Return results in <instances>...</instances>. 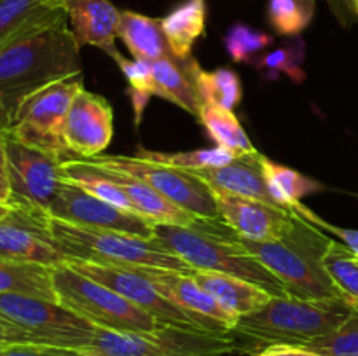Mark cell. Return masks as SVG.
I'll list each match as a JSON object with an SVG mask.
<instances>
[{"instance_id":"16","label":"cell","mask_w":358,"mask_h":356,"mask_svg":"<svg viewBox=\"0 0 358 356\" xmlns=\"http://www.w3.org/2000/svg\"><path fill=\"white\" fill-rule=\"evenodd\" d=\"M114 135V110L101 94L80 89L65 119V143L77 159L101 156Z\"/></svg>"},{"instance_id":"30","label":"cell","mask_w":358,"mask_h":356,"mask_svg":"<svg viewBox=\"0 0 358 356\" xmlns=\"http://www.w3.org/2000/svg\"><path fill=\"white\" fill-rule=\"evenodd\" d=\"M194 82L203 103H212L226 110H234L243 96V87L236 72L229 68H219L206 72L194 63Z\"/></svg>"},{"instance_id":"19","label":"cell","mask_w":358,"mask_h":356,"mask_svg":"<svg viewBox=\"0 0 358 356\" xmlns=\"http://www.w3.org/2000/svg\"><path fill=\"white\" fill-rule=\"evenodd\" d=\"M191 173L205 181L213 192L255 199V201L268 202V205L282 208L275 201L268 184H266L261 166V152L234 157L231 163L224 164V166L196 170Z\"/></svg>"},{"instance_id":"35","label":"cell","mask_w":358,"mask_h":356,"mask_svg":"<svg viewBox=\"0 0 358 356\" xmlns=\"http://www.w3.org/2000/svg\"><path fill=\"white\" fill-rule=\"evenodd\" d=\"M117 66L128 80L129 96H131L133 110H135V122L138 126L149 100L152 96H157L152 63L143 61V59H128L122 56L117 61Z\"/></svg>"},{"instance_id":"26","label":"cell","mask_w":358,"mask_h":356,"mask_svg":"<svg viewBox=\"0 0 358 356\" xmlns=\"http://www.w3.org/2000/svg\"><path fill=\"white\" fill-rule=\"evenodd\" d=\"M65 16L63 3L56 0H0V45L30 28Z\"/></svg>"},{"instance_id":"45","label":"cell","mask_w":358,"mask_h":356,"mask_svg":"<svg viewBox=\"0 0 358 356\" xmlns=\"http://www.w3.org/2000/svg\"><path fill=\"white\" fill-rule=\"evenodd\" d=\"M9 209H10V206H6V205H0V220L3 218V216L7 215V213H9Z\"/></svg>"},{"instance_id":"17","label":"cell","mask_w":358,"mask_h":356,"mask_svg":"<svg viewBox=\"0 0 358 356\" xmlns=\"http://www.w3.org/2000/svg\"><path fill=\"white\" fill-rule=\"evenodd\" d=\"M213 198L222 223L241 239L257 243L282 239L296 216V213L255 199L222 192H213Z\"/></svg>"},{"instance_id":"37","label":"cell","mask_w":358,"mask_h":356,"mask_svg":"<svg viewBox=\"0 0 358 356\" xmlns=\"http://www.w3.org/2000/svg\"><path fill=\"white\" fill-rule=\"evenodd\" d=\"M304 348L320 356H358V313H353L331 334L304 344Z\"/></svg>"},{"instance_id":"12","label":"cell","mask_w":358,"mask_h":356,"mask_svg":"<svg viewBox=\"0 0 358 356\" xmlns=\"http://www.w3.org/2000/svg\"><path fill=\"white\" fill-rule=\"evenodd\" d=\"M66 265H70L73 271L108 286L110 290L117 292L119 295L128 299L131 304L138 306L140 309L156 316L163 323L173 325V327L192 328V330H205L189 314L178 309L166 297L161 295L159 290L149 281V278L140 269L114 267V265H100L84 260H69Z\"/></svg>"},{"instance_id":"42","label":"cell","mask_w":358,"mask_h":356,"mask_svg":"<svg viewBox=\"0 0 358 356\" xmlns=\"http://www.w3.org/2000/svg\"><path fill=\"white\" fill-rule=\"evenodd\" d=\"M13 342H30V339L20 328L0 318V344H13ZM30 344H34V342H30Z\"/></svg>"},{"instance_id":"41","label":"cell","mask_w":358,"mask_h":356,"mask_svg":"<svg viewBox=\"0 0 358 356\" xmlns=\"http://www.w3.org/2000/svg\"><path fill=\"white\" fill-rule=\"evenodd\" d=\"M10 192H9V178H7V159H6V145L3 138H0V205L9 206Z\"/></svg>"},{"instance_id":"43","label":"cell","mask_w":358,"mask_h":356,"mask_svg":"<svg viewBox=\"0 0 358 356\" xmlns=\"http://www.w3.org/2000/svg\"><path fill=\"white\" fill-rule=\"evenodd\" d=\"M9 124H10V115L9 112H7V108L3 107L2 100H0V138H3V136L7 135V131H9Z\"/></svg>"},{"instance_id":"28","label":"cell","mask_w":358,"mask_h":356,"mask_svg":"<svg viewBox=\"0 0 358 356\" xmlns=\"http://www.w3.org/2000/svg\"><path fill=\"white\" fill-rule=\"evenodd\" d=\"M63 178L66 184H72L83 191L90 192L94 198L133 212L128 195L121 187L108 177L103 168L96 166L87 159H72L63 163ZM135 213V212H133Z\"/></svg>"},{"instance_id":"14","label":"cell","mask_w":358,"mask_h":356,"mask_svg":"<svg viewBox=\"0 0 358 356\" xmlns=\"http://www.w3.org/2000/svg\"><path fill=\"white\" fill-rule=\"evenodd\" d=\"M149 281L171 304L184 311L201 328L219 334H231L240 318L224 309L206 290L194 281L192 274L173 269L138 267Z\"/></svg>"},{"instance_id":"34","label":"cell","mask_w":358,"mask_h":356,"mask_svg":"<svg viewBox=\"0 0 358 356\" xmlns=\"http://www.w3.org/2000/svg\"><path fill=\"white\" fill-rule=\"evenodd\" d=\"M315 16V0H269L268 20L282 37H299Z\"/></svg>"},{"instance_id":"40","label":"cell","mask_w":358,"mask_h":356,"mask_svg":"<svg viewBox=\"0 0 358 356\" xmlns=\"http://www.w3.org/2000/svg\"><path fill=\"white\" fill-rule=\"evenodd\" d=\"M257 356H320L317 353L310 351L304 346H292V344H275L261 349Z\"/></svg>"},{"instance_id":"32","label":"cell","mask_w":358,"mask_h":356,"mask_svg":"<svg viewBox=\"0 0 358 356\" xmlns=\"http://www.w3.org/2000/svg\"><path fill=\"white\" fill-rule=\"evenodd\" d=\"M136 157L142 159L154 161V163L168 164V166L178 168V170L185 171H196V170H206V168H217L224 166V164L231 163L234 159V154L229 152L222 147H213V149H198L189 150V152H157V150H147L143 147L136 149Z\"/></svg>"},{"instance_id":"5","label":"cell","mask_w":358,"mask_h":356,"mask_svg":"<svg viewBox=\"0 0 358 356\" xmlns=\"http://www.w3.org/2000/svg\"><path fill=\"white\" fill-rule=\"evenodd\" d=\"M48 229L69 260H84L124 269L157 267L173 269L185 274L194 272L191 265L171 255L154 239H143L117 230L73 225L52 216H48Z\"/></svg>"},{"instance_id":"38","label":"cell","mask_w":358,"mask_h":356,"mask_svg":"<svg viewBox=\"0 0 358 356\" xmlns=\"http://www.w3.org/2000/svg\"><path fill=\"white\" fill-rule=\"evenodd\" d=\"M0 356H86L77 349L56 348V346L30 344V342H13L0 344Z\"/></svg>"},{"instance_id":"8","label":"cell","mask_w":358,"mask_h":356,"mask_svg":"<svg viewBox=\"0 0 358 356\" xmlns=\"http://www.w3.org/2000/svg\"><path fill=\"white\" fill-rule=\"evenodd\" d=\"M80 89H84V75L77 73L30 94L10 115L7 135L63 163L77 159L65 143V119Z\"/></svg>"},{"instance_id":"11","label":"cell","mask_w":358,"mask_h":356,"mask_svg":"<svg viewBox=\"0 0 358 356\" xmlns=\"http://www.w3.org/2000/svg\"><path fill=\"white\" fill-rule=\"evenodd\" d=\"M3 145L10 192L9 206L48 215L65 184L63 161L24 145L10 135L3 136Z\"/></svg>"},{"instance_id":"36","label":"cell","mask_w":358,"mask_h":356,"mask_svg":"<svg viewBox=\"0 0 358 356\" xmlns=\"http://www.w3.org/2000/svg\"><path fill=\"white\" fill-rule=\"evenodd\" d=\"M273 42V35L255 30L245 23H234L224 35V47L234 63H254V59L259 58Z\"/></svg>"},{"instance_id":"2","label":"cell","mask_w":358,"mask_h":356,"mask_svg":"<svg viewBox=\"0 0 358 356\" xmlns=\"http://www.w3.org/2000/svg\"><path fill=\"white\" fill-rule=\"evenodd\" d=\"M331 241L324 230L299 215L278 241L257 243L238 237L243 250L276 276L289 295L306 300L345 299L324 265Z\"/></svg>"},{"instance_id":"21","label":"cell","mask_w":358,"mask_h":356,"mask_svg":"<svg viewBox=\"0 0 358 356\" xmlns=\"http://www.w3.org/2000/svg\"><path fill=\"white\" fill-rule=\"evenodd\" d=\"M192 278L224 309H227L238 318L261 309L273 297L271 293L266 292L264 288H261L255 283L236 278V276L222 274V272L194 271Z\"/></svg>"},{"instance_id":"33","label":"cell","mask_w":358,"mask_h":356,"mask_svg":"<svg viewBox=\"0 0 358 356\" xmlns=\"http://www.w3.org/2000/svg\"><path fill=\"white\" fill-rule=\"evenodd\" d=\"M324 265L339 292L353 309H358V258L341 241L332 239L325 251Z\"/></svg>"},{"instance_id":"23","label":"cell","mask_w":358,"mask_h":356,"mask_svg":"<svg viewBox=\"0 0 358 356\" xmlns=\"http://www.w3.org/2000/svg\"><path fill=\"white\" fill-rule=\"evenodd\" d=\"M205 0H184L161 17V30L166 38L168 49L178 61L192 58V49L198 38L205 34Z\"/></svg>"},{"instance_id":"27","label":"cell","mask_w":358,"mask_h":356,"mask_svg":"<svg viewBox=\"0 0 358 356\" xmlns=\"http://www.w3.org/2000/svg\"><path fill=\"white\" fill-rule=\"evenodd\" d=\"M0 293H20L56 300L52 267L0 257Z\"/></svg>"},{"instance_id":"10","label":"cell","mask_w":358,"mask_h":356,"mask_svg":"<svg viewBox=\"0 0 358 356\" xmlns=\"http://www.w3.org/2000/svg\"><path fill=\"white\" fill-rule=\"evenodd\" d=\"M87 161L108 171L124 173L145 181L163 198L194 215L196 218L222 223L212 188L191 171L178 170V168L154 163V161L136 156H103L101 154Z\"/></svg>"},{"instance_id":"46","label":"cell","mask_w":358,"mask_h":356,"mask_svg":"<svg viewBox=\"0 0 358 356\" xmlns=\"http://www.w3.org/2000/svg\"><path fill=\"white\" fill-rule=\"evenodd\" d=\"M56 2H59V3H65V0H56Z\"/></svg>"},{"instance_id":"20","label":"cell","mask_w":358,"mask_h":356,"mask_svg":"<svg viewBox=\"0 0 358 356\" xmlns=\"http://www.w3.org/2000/svg\"><path fill=\"white\" fill-rule=\"evenodd\" d=\"M94 164V163H93ZM101 168V166H100ZM105 170V168H103ZM108 177L124 191L128 195L129 202L133 206V212L136 215L143 216L145 220L152 222L154 225L157 223H168V225H182V227H196L201 220L196 218L194 215L187 213L185 209L178 208L173 202L168 201L166 198L154 191L150 185L145 181L133 178L124 173H115V171H108Z\"/></svg>"},{"instance_id":"18","label":"cell","mask_w":358,"mask_h":356,"mask_svg":"<svg viewBox=\"0 0 358 356\" xmlns=\"http://www.w3.org/2000/svg\"><path fill=\"white\" fill-rule=\"evenodd\" d=\"M63 9L79 47L93 45L115 63L122 58L115 45L121 10L110 0H65Z\"/></svg>"},{"instance_id":"9","label":"cell","mask_w":358,"mask_h":356,"mask_svg":"<svg viewBox=\"0 0 358 356\" xmlns=\"http://www.w3.org/2000/svg\"><path fill=\"white\" fill-rule=\"evenodd\" d=\"M0 318L20 328L34 344L83 351L93 341L98 327L56 300L0 293Z\"/></svg>"},{"instance_id":"39","label":"cell","mask_w":358,"mask_h":356,"mask_svg":"<svg viewBox=\"0 0 358 356\" xmlns=\"http://www.w3.org/2000/svg\"><path fill=\"white\" fill-rule=\"evenodd\" d=\"M308 222H311L313 225H317L318 229H324L327 232L334 234L350 251L358 258V230L355 229H345V227H338V225H332V223H327L325 220H322L320 216L315 215L313 212L306 216Z\"/></svg>"},{"instance_id":"4","label":"cell","mask_w":358,"mask_h":356,"mask_svg":"<svg viewBox=\"0 0 358 356\" xmlns=\"http://www.w3.org/2000/svg\"><path fill=\"white\" fill-rule=\"evenodd\" d=\"M355 313L350 300H306L271 297L268 304L238 320L231 334L245 337L254 349L275 344L304 346L331 334Z\"/></svg>"},{"instance_id":"22","label":"cell","mask_w":358,"mask_h":356,"mask_svg":"<svg viewBox=\"0 0 358 356\" xmlns=\"http://www.w3.org/2000/svg\"><path fill=\"white\" fill-rule=\"evenodd\" d=\"M194 63V58L178 61L170 54L152 61V72L157 86V96L178 105L198 119L203 101L196 89Z\"/></svg>"},{"instance_id":"24","label":"cell","mask_w":358,"mask_h":356,"mask_svg":"<svg viewBox=\"0 0 358 356\" xmlns=\"http://www.w3.org/2000/svg\"><path fill=\"white\" fill-rule=\"evenodd\" d=\"M117 37L124 42L133 59L152 63L171 54L161 30V20L157 17L133 10H121Z\"/></svg>"},{"instance_id":"1","label":"cell","mask_w":358,"mask_h":356,"mask_svg":"<svg viewBox=\"0 0 358 356\" xmlns=\"http://www.w3.org/2000/svg\"><path fill=\"white\" fill-rule=\"evenodd\" d=\"M77 73H83L80 47L66 16L0 45V100L9 115L30 94Z\"/></svg>"},{"instance_id":"29","label":"cell","mask_w":358,"mask_h":356,"mask_svg":"<svg viewBox=\"0 0 358 356\" xmlns=\"http://www.w3.org/2000/svg\"><path fill=\"white\" fill-rule=\"evenodd\" d=\"M198 119L205 126L210 138L217 143V147L227 149L236 157L259 152L252 145L250 138L247 136L243 126L240 124L233 110H226V108L212 103H201Z\"/></svg>"},{"instance_id":"7","label":"cell","mask_w":358,"mask_h":356,"mask_svg":"<svg viewBox=\"0 0 358 356\" xmlns=\"http://www.w3.org/2000/svg\"><path fill=\"white\" fill-rule=\"evenodd\" d=\"M52 283L56 302L103 330L152 332L166 325L108 286L73 271L66 264L52 267Z\"/></svg>"},{"instance_id":"44","label":"cell","mask_w":358,"mask_h":356,"mask_svg":"<svg viewBox=\"0 0 358 356\" xmlns=\"http://www.w3.org/2000/svg\"><path fill=\"white\" fill-rule=\"evenodd\" d=\"M346 3H348V7L352 9V13L358 17V0H346Z\"/></svg>"},{"instance_id":"3","label":"cell","mask_w":358,"mask_h":356,"mask_svg":"<svg viewBox=\"0 0 358 356\" xmlns=\"http://www.w3.org/2000/svg\"><path fill=\"white\" fill-rule=\"evenodd\" d=\"M226 225L220 222L201 220L196 227L154 225L152 239L170 251L171 255L184 260L194 271H212L236 276L255 283L273 297L289 295L276 276H273L257 258L243 250L238 243V236L231 230L222 234Z\"/></svg>"},{"instance_id":"31","label":"cell","mask_w":358,"mask_h":356,"mask_svg":"<svg viewBox=\"0 0 358 356\" xmlns=\"http://www.w3.org/2000/svg\"><path fill=\"white\" fill-rule=\"evenodd\" d=\"M304 56H306V45L303 38L292 37L289 44L261 54L254 59L252 65L269 80L278 79L282 73H285L294 82H303L306 79V72L303 70Z\"/></svg>"},{"instance_id":"6","label":"cell","mask_w":358,"mask_h":356,"mask_svg":"<svg viewBox=\"0 0 358 356\" xmlns=\"http://www.w3.org/2000/svg\"><path fill=\"white\" fill-rule=\"evenodd\" d=\"M247 351L233 334L164 325L152 332H114L98 328L86 356H222Z\"/></svg>"},{"instance_id":"13","label":"cell","mask_w":358,"mask_h":356,"mask_svg":"<svg viewBox=\"0 0 358 356\" xmlns=\"http://www.w3.org/2000/svg\"><path fill=\"white\" fill-rule=\"evenodd\" d=\"M49 216L73 225L90 229L117 230L133 236L152 239L154 223L136 213L122 209L107 201L94 198L90 192L72 184H63L55 202L48 212Z\"/></svg>"},{"instance_id":"25","label":"cell","mask_w":358,"mask_h":356,"mask_svg":"<svg viewBox=\"0 0 358 356\" xmlns=\"http://www.w3.org/2000/svg\"><path fill=\"white\" fill-rule=\"evenodd\" d=\"M261 166L264 173L266 184H268L269 192L275 198V201L287 212H292L299 215L301 218H306L311 209L301 202V199L313 192L320 191L322 184H318L313 178H308L301 175L299 171L287 168L283 164L275 163L269 157L261 154Z\"/></svg>"},{"instance_id":"15","label":"cell","mask_w":358,"mask_h":356,"mask_svg":"<svg viewBox=\"0 0 358 356\" xmlns=\"http://www.w3.org/2000/svg\"><path fill=\"white\" fill-rule=\"evenodd\" d=\"M48 216L10 208L0 220V257L58 267L69 257L58 248L48 229Z\"/></svg>"}]
</instances>
